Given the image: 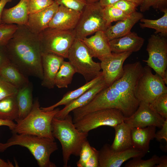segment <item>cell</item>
I'll use <instances>...</instances> for the list:
<instances>
[{"instance_id":"e0dca14e","label":"cell","mask_w":167,"mask_h":167,"mask_svg":"<svg viewBox=\"0 0 167 167\" xmlns=\"http://www.w3.org/2000/svg\"><path fill=\"white\" fill-rule=\"evenodd\" d=\"M80 40L88 47L93 57L100 61L112 53L110 40L104 31H98L92 36Z\"/></svg>"},{"instance_id":"6da1fadb","label":"cell","mask_w":167,"mask_h":167,"mask_svg":"<svg viewBox=\"0 0 167 167\" xmlns=\"http://www.w3.org/2000/svg\"><path fill=\"white\" fill-rule=\"evenodd\" d=\"M123 75L99 92L88 104L72 111L78 120L85 114L100 109H115L125 118L131 116L138 107L139 101L135 94L136 85L143 67L139 61L123 66Z\"/></svg>"},{"instance_id":"7402d4cb","label":"cell","mask_w":167,"mask_h":167,"mask_svg":"<svg viewBox=\"0 0 167 167\" xmlns=\"http://www.w3.org/2000/svg\"><path fill=\"white\" fill-rule=\"evenodd\" d=\"M28 0H20L15 6L4 8L2 13V23L26 25L28 20Z\"/></svg>"},{"instance_id":"836d02e7","label":"cell","mask_w":167,"mask_h":167,"mask_svg":"<svg viewBox=\"0 0 167 167\" xmlns=\"http://www.w3.org/2000/svg\"><path fill=\"white\" fill-rule=\"evenodd\" d=\"M17 28L15 24L0 23V45H6Z\"/></svg>"},{"instance_id":"ee69618b","label":"cell","mask_w":167,"mask_h":167,"mask_svg":"<svg viewBox=\"0 0 167 167\" xmlns=\"http://www.w3.org/2000/svg\"><path fill=\"white\" fill-rule=\"evenodd\" d=\"M16 125L13 121L2 120L0 119V126H6L9 127V129L12 130L15 127Z\"/></svg>"},{"instance_id":"3957f363","label":"cell","mask_w":167,"mask_h":167,"mask_svg":"<svg viewBox=\"0 0 167 167\" xmlns=\"http://www.w3.org/2000/svg\"><path fill=\"white\" fill-rule=\"evenodd\" d=\"M53 136L60 142L62 147L63 166L67 167L71 155L79 156L83 143L87 140L88 132H81L75 127L69 114L63 119L55 117L51 124Z\"/></svg>"},{"instance_id":"8992f818","label":"cell","mask_w":167,"mask_h":167,"mask_svg":"<svg viewBox=\"0 0 167 167\" xmlns=\"http://www.w3.org/2000/svg\"><path fill=\"white\" fill-rule=\"evenodd\" d=\"M86 46L76 38L70 49L67 58L76 72L81 75L87 82L95 79L102 73L100 63L94 62Z\"/></svg>"},{"instance_id":"9a60e30c","label":"cell","mask_w":167,"mask_h":167,"mask_svg":"<svg viewBox=\"0 0 167 167\" xmlns=\"http://www.w3.org/2000/svg\"><path fill=\"white\" fill-rule=\"evenodd\" d=\"M64 59L62 57L53 54H42L43 77L41 85L43 87L48 89L54 87L56 75Z\"/></svg>"},{"instance_id":"9c48e42d","label":"cell","mask_w":167,"mask_h":167,"mask_svg":"<svg viewBox=\"0 0 167 167\" xmlns=\"http://www.w3.org/2000/svg\"><path fill=\"white\" fill-rule=\"evenodd\" d=\"M162 78L158 74H153L148 66L143 67L137 82L135 96L140 102L148 104L161 95L167 93V87Z\"/></svg>"},{"instance_id":"d6a6232c","label":"cell","mask_w":167,"mask_h":167,"mask_svg":"<svg viewBox=\"0 0 167 167\" xmlns=\"http://www.w3.org/2000/svg\"><path fill=\"white\" fill-rule=\"evenodd\" d=\"M159 157L154 155L150 159L146 160L141 158L135 157L127 162L125 165V167H153L157 165Z\"/></svg>"},{"instance_id":"5b68a950","label":"cell","mask_w":167,"mask_h":167,"mask_svg":"<svg viewBox=\"0 0 167 167\" xmlns=\"http://www.w3.org/2000/svg\"><path fill=\"white\" fill-rule=\"evenodd\" d=\"M60 109L45 111L40 107L38 99L33 102L30 113L24 118L15 120L17 123L12 133L29 134L55 140L52 134L51 124L56 114Z\"/></svg>"},{"instance_id":"484cf974","label":"cell","mask_w":167,"mask_h":167,"mask_svg":"<svg viewBox=\"0 0 167 167\" xmlns=\"http://www.w3.org/2000/svg\"><path fill=\"white\" fill-rule=\"evenodd\" d=\"M16 97L19 109V116L17 119H22L28 115L33 107L32 86L31 83L29 82L18 89Z\"/></svg>"},{"instance_id":"c3c4849f","label":"cell","mask_w":167,"mask_h":167,"mask_svg":"<svg viewBox=\"0 0 167 167\" xmlns=\"http://www.w3.org/2000/svg\"><path fill=\"white\" fill-rule=\"evenodd\" d=\"M14 165L10 161H6L0 158V167H14Z\"/></svg>"},{"instance_id":"2e32d148","label":"cell","mask_w":167,"mask_h":167,"mask_svg":"<svg viewBox=\"0 0 167 167\" xmlns=\"http://www.w3.org/2000/svg\"><path fill=\"white\" fill-rule=\"evenodd\" d=\"M81 12L61 5L50 22L48 27L63 30H74L79 20Z\"/></svg>"},{"instance_id":"277c9868","label":"cell","mask_w":167,"mask_h":167,"mask_svg":"<svg viewBox=\"0 0 167 167\" xmlns=\"http://www.w3.org/2000/svg\"><path fill=\"white\" fill-rule=\"evenodd\" d=\"M15 145L28 149L39 167H56L50 160L51 155L58 149L55 140L32 135L12 133L6 143H0V152Z\"/></svg>"},{"instance_id":"30bf717a","label":"cell","mask_w":167,"mask_h":167,"mask_svg":"<svg viewBox=\"0 0 167 167\" xmlns=\"http://www.w3.org/2000/svg\"><path fill=\"white\" fill-rule=\"evenodd\" d=\"M125 117L122 112L115 109H106L87 113L74 123L79 131L88 132L102 126L113 127L124 121Z\"/></svg>"},{"instance_id":"d6986e66","label":"cell","mask_w":167,"mask_h":167,"mask_svg":"<svg viewBox=\"0 0 167 167\" xmlns=\"http://www.w3.org/2000/svg\"><path fill=\"white\" fill-rule=\"evenodd\" d=\"M107 87L104 79L76 99L65 105L56 114L54 117L58 119L64 118L74 109L83 106L89 103L102 90Z\"/></svg>"},{"instance_id":"f6af8a7d","label":"cell","mask_w":167,"mask_h":167,"mask_svg":"<svg viewBox=\"0 0 167 167\" xmlns=\"http://www.w3.org/2000/svg\"><path fill=\"white\" fill-rule=\"evenodd\" d=\"M155 167H167V156L166 155L162 156L159 157L158 164Z\"/></svg>"},{"instance_id":"7dc6e473","label":"cell","mask_w":167,"mask_h":167,"mask_svg":"<svg viewBox=\"0 0 167 167\" xmlns=\"http://www.w3.org/2000/svg\"><path fill=\"white\" fill-rule=\"evenodd\" d=\"M12 1V0H0V23H2V15L5 6L7 3L11 2Z\"/></svg>"},{"instance_id":"d590c367","label":"cell","mask_w":167,"mask_h":167,"mask_svg":"<svg viewBox=\"0 0 167 167\" xmlns=\"http://www.w3.org/2000/svg\"><path fill=\"white\" fill-rule=\"evenodd\" d=\"M139 6L141 12L148 11L152 7L156 11L163 12L167 9V0H144Z\"/></svg>"},{"instance_id":"5bb4252c","label":"cell","mask_w":167,"mask_h":167,"mask_svg":"<svg viewBox=\"0 0 167 167\" xmlns=\"http://www.w3.org/2000/svg\"><path fill=\"white\" fill-rule=\"evenodd\" d=\"M132 53L131 52L119 53L112 52L101 60L103 79L107 87L123 75V63Z\"/></svg>"},{"instance_id":"cb8c5ba5","label":"cell","mask_w":167,"mask_h":167,"mask_svg":"<svg viewBox=\"0 0 167 167\" xmlns=\"http://www.w3.org/2000/svg\"><path fill=\"white\" fill-rule=\"evenodd\" d=\"M0 76L18 90L29 82L27 76L10 61L0 66Z\"/></svg>"},{"instance_id":"ac0fdd59","label":"cell","mask_w":167,"mask_h":167,"mask_svg":"<svg viewBox=\"0 0 167 167\" xmlns=\"http://www.w3.org/2000/svg\"><path fill=\"white\" fill-rule=\"evenodd\" d=\"M59 5L54 2L37 12L28 15L27 24L26 26L33 33L38 34L43 30L48 27L49 24Z\"/></svg>"},{"instance_id":"83f0119b","label":"cell","mask_w":167,"mask_h":167,"mask_svg":"<svg viewBox=\"0 0 167 167\" xmlns=\"http://www.w3.org/2000/svg\"><path fill=\"white\" fill-rule=\"evenodd\" d=\"M16 95L0 101V119L13 121L18 118L19 109Z\"/></svg>"},{"instance_id":"4dcf8cb0","label":"cell","mask_w":167,"mask_h":167,"mask_svg":"<svg viewBox=\"0 0 167 167\" xmlns=\"http://www.w3.org/2000/svg\"><path fill=\"white\" fill-rule=\"evenodd\" d=\"M103 12L108 27L113 22L121 20L129 15L119 9L111 6L103 8Z\"/></svg>"},{"instance_id":"f35d334b","label":"cell","mask_w":167,"mask_h":167,"mask_svg":"<svg viewBox=\"0 0 167 167\" xmlns=\"http://www.w3.org/2000/svg\"><path fill=\"white\" fill-rule=\"evenodd\" d=\"M111 6L119 9L128 15L135 12L138 6L135 3L128 0H120Z\"/></svg>"},{"instance_id":"8d00e7d4","label":"cell","mask_w":167,"mask_h":167,"mask_svg":"<svg viewBox=\"0 0 167 167\" xmlns=\"http://www.w3.org/2000/svg\"><path fill=\"white\" fill-rule=\"evenodd\" d=\"M54 0H28V14L39 12L52 4Z\"/></svg>"},{"instance_id":"4316f807","label":"cell","mask_w":167,"mask_h":167,"mask_svg":"<svg viewBox=\"0 0 167 167\" xmlns=\"http://www.w3.org/2000/svg\"><path fill=\"white\" fill-rule=\"evenodd\" d=\"M103 79V77L102 72L99 76L90 81L86 82L82 86L75 90L67 92L63 96L62 99L56 103L49 106L41 107V108L43 111H50L60 105H65L78 98Z\"/></svg>"},{"instance_id":"681fc988","label":"cell","mask_w":167,"mask_h":167,"mask_svg":"<svg viewBox=\"0 0 167 167\" xmlns=\"http://www.w3.org/2000/svg\"><path fill=\"white\" fill-rule=\"evenodd\" d=\"M132 2H133L136 3L138 6L140 5L142 3L144 0H128Z\"/></svg>"},{"instance_id":"ffe728a7","label":"cell","mask_w":167,"mask_h":167,"mask_svg":"<svg viewBox=\"0 0 167 167\" xmlns=\"http://www.w3.org/2000/svg\"><path fill=\"white\" fill-rule=\"evenodd\" d=\"M144 40L139 36L137 33L131 32L123 36L110 41L112 52L122 53L125 52H136L142 47Z\"/></svg>"},{"instance_id":"f546056e","label":"cell","mask_w":167,"mask_h":167,"mask_svg":"<svg viewBox=\"0 0 167 167\" xmlns=\"http://www.w3.org/2000/svg\"><path fill=\"white\" fill-rule=\"evenodd\" d=\"M164 15L157 19L153 20L143 18L140 21L143 23H140L142 28H148L155 30V34L166 37L167 36V9L165 10Z\"/></svg>"},{"instance_id":"e575fe53","label":"cell","mask_w":167,"mask_h":167,"mask_svg":"<svg viewBox=\"0 0 167 167\" xmlns=\"http://www.w3.org/2000/svg\"><path fill=\"white\" fill-rule=\"evenodd\" d=\"M95 148L92 147L87 140L82 144L79 152V159L76 163L78 167H85L87 162L93 154Z\"/></svg>"},{"instance_id":"d4e9b609","label":"cell","mask_w":167,"mask_h":167,"mask_svg":"<svg viewBox=\"0 0 167 167\" xmlns=\"http://www.w3.org/2000/svg\"><path fill=\"white\" fill-rule=\"evenodd\" d=\"M113 128L115 135L113 142L110 147L114 151L119 152L133 148L131 139V130L124 121Z\"/></svg>"},{"instance_id":"1f68e13d","label":"cell","mask_w":167,"mask_h":167,"mask_svg":"<svg viewBox=\"0 0 167 167\" xmlns=\"http://www.w3.org/2000/svg\"><path fill=\"white\" fill-rule=\"evenodd\" d=\"M149 105L165 119H167V93L160 95Z\"/></svg>"},{"instance_id":"7c38bea8","label":"cell","mask_w":167,"mask_h":167,"mask_svg":"<svg viewBox=\"0 0 167 167\" xmlns=\"http://www.w3.org/2000/svg\"><path fill=\"white\" fill-rule=\"evenodd\" d=\"M99 167H120L131 158H142L146 152L132 148L125 150L115 152L106 143L99 151Z\"/></svg>"},{"instance_id":"ab89813d","label":"cell","mask_w":167,"mask_h":167,"mask_svg":"<svg viewBox=\"0 0 167 167\" xmlns=\"http://www.w3.org/2000/svg\"><path fill=\"white\" fill-rule=\"evenodd\" d=\"M17 90L16 88L2 79L0 80V101L16 95Z\"/></svg>"},{"instance_id":"f907efd6","label":"cell","mask_w":167,"mask_h":167,"mask_svg":"<svg viewBox=\"0 0 167 167\" xmlns=\"http://www.w3.org/2000/svg\"><path fill=\"white\" fill-rule=\"evenodd\" d=\"M88 3H93L98 2L99 0H86Z\"/></svg>"},{"instance_id":"ba28073f","label":"cell","mask_w":167,"mask_h":167,"mask_svg":"<svg viewBox=\"0 0 167 167\" xmlns=\"http://www.w3.org/2000/svg\"><path fill=\"white\" fill-rule=\"evenodd\" d=\"M108 28L103 8L98 1L84 6L74 31L76 38L81 40L98 31L105 32Z\"/></svg>"},{"instance_id":"7bdbcfd3","label":"cell","mask_w":167,"mask_h":167,"mask_svg":"<svg viewBox=\"0 0 167 167\" xmlns=\"http://www.w3.org/2000/svg\"><path fill=\"white\" fill-rule=\"evenodd\" d=\"M10 61L5 45H0V66Z\"/></svg>"},{"instance_id":"816d5d0a","label":"cell","mask_w":167,"mask_h":167,"mask_svg":"<svg viewBox=\"0 0 167 167\" xmlns=\"http://www.w3.org/2000/svg\"><path fill=\"white\" fill-rule=\"evenodd\" d=\"M2 79L0 76V80Z\"/></svg>"},{"instance_id":"bcb514c9","label":"cell","mask_w":167,"mask_h":167,"mask_svg":"<svg viewBox=\"0 0 167 167\" xmlns=\"http://www.w3.org/2000/svg\"><path fill=\"white\" fill-rule=\"evenodd\" d=\"M120 0H99L98 2L103 7L111 6Z\"/></svg>"},{"instance_id":"52a82bcc","label":"cell","mask_w":167,"mask_h":167,"mask_svg":"<svg viewBox=\"0 0 167 167\" xmlns=\"http://www.w3.org/2000/svg\"><path fill=\"white\" fill-rule=\"evenodd\" d=\"M43 53L53 54L67 58L69 50L76 39L74 30L48 27L38 34Z\"/></svg>"},{"instance_id":"8fae6325","label":"cell","mask_w":167,"mask_h":167,"mask_svg":"<svg viewBox=\"0 0 167 167\" xmlns=\"http://www.w3.org/2000/svg\"><path fill=\"white\" fill-rule=\"evenodd\" d=\"M148 58L143 61L152 69L167 84V40L159 34H153L149 38L147 47Z\"/></svg>"},{"instance_id":"4fadbf2b","label":"cell","mask_w":167,"mask_h":167,"mask_svg":"<svg viewBox=\"0 0 167 167\" xmlns=\"http://www.w3.org/2000/svg\"><path fill=\"white\" fill-rule=\"evenodd\" d=\"M165 120L148 104L141 101L136 111L130 117L125 118L124 121L131 129L152 126L161 128Z\"/></svg>"},{"instance_id":"f1b7e54d","label":"cell","mask_w":167,"mask_h":167,"mask_svg":"<svg viewBox=\"0 0 167 167\" xmlns=\"http://www.w3.org/2000/svg\"><path fill=\"white\" fill-rule=\"evenodd\" d=\"M75 71L69 62L64 61L55 78V85L59 88H67L72 82Z\"/></svg>"},{"instance_id":"74e56055","label":"cell","mask_w":167,"mask_h":167,"mask_svg":"<svg viewBox=\"0 0 167 167\" xmlns=\"http://www.w3.org/2000/svg\"><path fill=\"white\" fill-rule=\"evenodd\" d=\"M59 5H62L68 8L81 12L88 3L86 0H54Z\"/></svg>"},{"instance_id":"b9f144b4","label":"cell","mask_w":167,"mask_h":167,"mask_svg":"<svg viewBox=\"0 0 167 167\" xmlns=\"http://www.w3.org/2000/svg\"><path fill=\"white\" fill-rule=\"evenodd\" d=\"M99 151L95 148L94 151L85 164V167H99Z\"/></svg>"},{"instance_id":"7a4b0ae2","label":"cell","mask_w":167,"mask_h":167,"mask_svg":"<svg viewBox=\"0 0 167 167\" xmlns=\"http://www.w3.org/2000/svg\"><path fill=\"white\" fill-rule=\"evenodd\" d=\"M5 47L10 62L24 74L42 79V52L38 34L25 25H17Z\"/></svg>"},{"instance_id":"44dd1931","label":"cell","mask_w":167,"mask_h":167,"mask_svg":"<svg viewBox=\"0 0 167 167\" xmlns=\"http://www.w3.org/2000/svg\"><path fill=\"white\" fill-rule=\"evenodd\" d=\"M143 17L142 13L136 11L114 25H110L105 32L110 41L123 36L130 32L134 26Z\"/></svg>"},{"instance_id":"603a6c76","label":"cell","mask_w":167,"mask_h":167,"mask_svg":"<svg viewBox=\"0 0 167 167\" xmlns=\"http://www.w3.org/2000/svg\"><path fill=\"white\" fill-rule=\"evenodd\" d=\"M156 127L152 126L131 129V135L133 147L147 153L149 149L150 141L155 138Z\"/></svg>"},{"instance_id":"60d3db41","label":"cell","mask_w":167,"mask_h":167,"mask_svg":"<svg viewBox=\"0 0 167 167\" xmlns=\"http://www.w3.org/2000/svg\"><path fill=\"white\" fill-rule=\"evenodd\" d=\"M161 129L156 133L155 138L158 141L162 139L167 142V119L165 120Z\"/></svg>"}]
</instances>
